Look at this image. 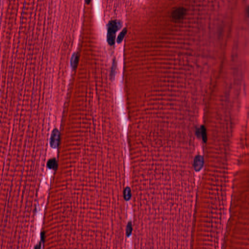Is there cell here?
Listing matches in <instances>:
<instances>
[{
    "label": "cell",
    "instance_id": "1",
    "mask_svg": "<svg viewBox=\"0 0 249 249\" xmlns=\"http://www.w3.org/2000/svg\"><path fill=\"white\" fill-rule=\"evenodd\" d=\"M135 230L165 237L188 230L187 157L130 158Z\"/></svg>",
    "mask_w": 249,
    "mask_h": 249
},
{
    "label": "cell",
    "instance_id": "2",
    "mask_svg": "<svg viewBox=\"0 0 249 249\" xmlns=\"http://www.w3.org/2000/svg\"><path fill=\"white\" fill-rule=\"evenodd\" d=\"M121 27V24L119 21H112L108 25L107 41L110 45H113L115 43L116 32Z\"/></svg>",
    "mask_w": 249,
    "mask_h": 249
},
{
    "label": "cell",
    "instance_id": "3",
    "mask_svg": "<svg viewBox=\"0 0 249 249\" xmlns=\"http://www.w3.org/2000/svg\"><path fill=\"white\" fill-rule=\"evenodd\" d=\"M59 131L57 129L53 130L51 138H50V146L53 149H56L59 145Z\"/></svg>",
    "mask_w": 249,
    "mask_h": 249
},
{
    "label": "cell",
    "instance_id": "4",
    "mask_svg": "<svg viewBox=\"0 0 249 249\" xmlns=\"http://www.w3.org/2000/svg\"><path fill=\"white\" fill-rule=\"evenodd\" d=\"M186 14V9L184 7H179L175 9L172 13V18L176 20L180 21L184 18Z\"/></svg>",
    "mask_w": 249,
    "mask_h": 249
},
{
    "label": "cell",
    "instance_id": "5",
    "mask_svg": "<svg viewBox=\"0 0 249 249\" xmlns=\"http://www.w3.org/2000/svg\"><path fill=\"white\" fill-rule=\"evenodd\" d=\"M204 164V160L202 156L197 155L194 158V169L196 171H199L202 169Z\"/></svg>",
    "mask_w": 249,
    "mask_h": 249
},
{
    "label": "cell",
    "instance_id": "6",
    "mask_svg": "<svg viewBox=\"0 0 249 249\" xmlns=\"http://www.w3.org/2000/svg\"><path fill=\"white\" fill-rule=\"evenodd\" d=\"M78 56L76 53H74L72 55L71 59V66L72 68L74 70L76 68L78 65Z\"/></svg>",
    "mask_w": 249,
    "mask_h": 249
},
{
    "label": "cell",
    "instance_id": "7",
    "mask_svg": "<svg viewBox=\"0 0 249 249\" xmlns=\"http://www.w3.org/2000/svg\"><path fill=\"white\" fill-rule=\"evenodd\" d=\"M47 167L49 169H55L58 166V164L55 158L51 159L48 161L47 164Z\"/></svg>",
    "mask_w": 249,
    "mask_h": 249
},
{
    "label": "cell",
    "instance_id": "8",
    "mask_svg": "<svg viewBox=\"0 0 249 249\" xmlns=\"http://www.w3.org/2000/svg\"><path fill=\"white\" fill-rule=\"evenodd\" d=\"M200 135L202 138V140L204 143H206L207 141V131L205 127L204 126H202L200 128Z\"/></svg>",
    "mask_w": 249,
    "mask_h": 249
},
{
    "label": "cell",
    "instance_id": "9",
    "mask_svg": "<svg viewBox=\"0 0 249 249\" xmlns=\"http://www.w3.org/2000/svg\"><path fill=\"white\" fill-rule=\"evenodd\" d=\"M117 66V63L115 60H114L113 61L112 63V66L111 68V77L112 80H113L114 78H115V71H116V68Z\"/></svg>",
    "mask_w": 249,
    "mask_h": 249
},
{
    "label": "cell",
    "instance_id": "10",
    "mask_svg": "<svg viewBox=\"0 0 249 249\" xmlns=\"http://www.w3.org/2000/svg\"><path fill=\"white\" fill-rule=\"evenodd\" d=\"M127 30L126 28H124L123 31L119 35L118 37H117V42L118 44H120L122 41L123 40L124 38L125 37V35L127 34Z\"/></svg>",
    "mask_w": 249,
    "mask_h": 249
},
{
    "label": "cell",
    "instance_id": "11",
    "mask_svg": "<svg viewBox=\"0 0 249 249\" xmlns=\"http://www.w3.org/2000/svg\"><path fill=\"white\" fill-rule=\"evenodd\" d=\"M90 1H91V0H85V2H86V3H87V4H89V3H90Z\"/></svg>",
    "mask_w": 249,
    "mask_h": 249
}]
</instances>
